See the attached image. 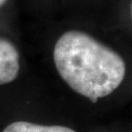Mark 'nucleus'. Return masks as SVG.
Instances as JSON below:
<instances>
[{
    "instance_id": "obj_2",
    "label": "nucleus",
    "mask_w": 132,
    "mask_h": 132,
    "mask_svg": "<svg viewBox=\"0 0 132 132\" xmlns=\"http://www.w3.org/2000/svg\"><path fill=\"white\" fill-rule=\"evenodd\" d=\"M19 54L11 42L0 38V84L10 83L19 73Z\"/></svg>"
},
{
    "instance_id": "obj_1",
    "label": "nucleus",
    "mask_w": 132,
    "mask_h": 132,
    "mask_svg": "<svg viewBox=\"0 0 132 132\" xmlns=\"http://www.w3.org/2000/svg\"><path fill=\"white\" fill-rule=\"evenodd\" d=\"M54 62L67 84L93 103L113 93L126 71L118 53L77 30L67 31L58 39Z\"/></svg>"
},
{
    "instance_id": "obj_5",
    "label": "nucleus",
    "mask_w": 132,
    "mask_h": 132,
    "mask_svg": "<svg viewBox=\"0 0 132 132\" xmlns=\"http://www.w3.org/2000/svg\"><path fill=\"white\" fill-rule=\"evenodd\" d=\"M131 17H132V3H131Z\"/></svg>"
},
{
    "instance_id": "obj_3",
    "label": "nucleus",
    "mask_w": 132,
    "mask_h": 132,
    "mask_svg": "<svg viewBox=\"0 0 132 132\" xmlns=\"http://www.w3.org/2000/svg\"><path fill=\"white\" fill-rule=\"evenodd\" d=\"M3 132H76L61 125H41L27 121H16L5 128Z\"/></svg>"
},
{
    "instance_id": "obj_4",
    "label": "nucleus",
    "mask_w": 132,
    "mask_h": 132,
    "mask_svg": "<svg viewBox=\"0 0 132 132\" xmlns=\"http://www.w3.org/2000/svg\"><path fill=\"white\" fill-rule=\"evenodd\" d=\"M5 1H6V0H0V6H1V5L3 4V3H4Z\"/></svg>"
}]
</instances>
